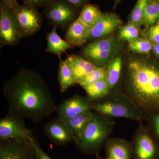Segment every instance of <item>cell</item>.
I'll use <instances>...</instances> for the list:
<instances>
[{
	"label": "cell",
	"instance_id": "6da1fadb",
	"mask_svg": "<svg viewBox=\"0 0 159 159\" xmlns=\"http://www.w3.org/2000/svg\"><path fill=\"white\" fill-rule=\"evenodd\" d=\"M3 92L8 101V112L36 124L56 111L57 106L48 86L33 70L20 68L5 82Z\"/></svg>",
	"mask_w": 159,
	"mask_h": 159
},
{
	"label": "cell",
	"instance_id": "7a4b0ae2",
	"mask_svg": "<svg viewBox=\"0 0 159 159\" xmlns=\"http://www.w3.org/2000/svg\"><path fill=\"white\" fill-rule=\"evenodd\" d=\"M122 89L135 102L144 121L159 112V68L146 61H129Z\"/></svg>",
	"mask_w": 159,
	"mask_h": 159
},
{
	"label": "cell",
	"instance_id": "3957f363",
	"mask_svg": "<svg viewBox=\"0 0 159 159\" xmlns=\"http://www.w3.org/2000/svg\"><path fill=\"white\" fill-rule=\"evenodd\" d=\"M92 110L113 119L124 118L139 123L144 121L136 104L122 89L110 92L103 98L93 101Z\"/></svg>",
	"mask_w": 159,
	"mask_h": 159
},
{
	"label": "cell",
	"instance_id": "277c9868",
	"mask_svg": "<svg viewBox=\"0 0 159 159\" xmlns=\"http://www.w3.org/2000/svg\"><path fill=\"white\" fill-rule=\"evenodd\" d=\"M115 125L113 119L95 113L74 142L76 147L86 154L98 153L109 139Z\"/></svg>",
	"mask_w": 159,
	"mask_h": 159
},
{
	"label": "cell",
	"instance_id": "5b68a950",
	"mask_svg": "<svg viewBox=\"0 0 159 159\" xmlns=\"http://www.w3.org/2000/svg\"><path fill=\"white\" fill-rule=\"evenodd\" d=\"M78 9L66 0H53L44 8L43 14L50 24L66 31L79 17Z\"/></svg>",
	"mask_w": 159,
	"mask_h": 159
},
{
	"label": "cell",
	"instance_id": "8992f818",
	"mask_svg": "<svg viewBox=\"0 0 159 159\" xmlns=\"http://www.w3.org/2000/svg\"><path fill=\"white\" fill-rule=\"evenodd\" d=\"M23 38L19 23L12 9L0 3V46H14Z\"/></svg>",
	"mask_w": 159,
	"mask_h": 159
},
{
	"label": "cell",
	"instance_id": "52a82bcc",
	"mask_svg": "<svg viewBox=\"0 0 159 159\" xmlns=\"http://www.w3.org/2000/svg\"><path fill=\"white\" fill-rule=\"evenodd\" d=\"M131 142L132 159H159V146L146 125L140 123Z\"/></svg>",
	"mask_w": 159,
	"mask_h": 159
},
{
	"label": "cell",
	"instance_id": "ba28073f",
	"mask_svg": "<svg viewBox=\"0 0 159 159\" xmlns=\"http://www.w3.org/2000/svg\"><path fill=\"white\" fill-rule=\"evenodd\" d=\"M0 159H35L30 138L0 139Z\"/></svg>",
	"mask_w": 159,
	"mask_h": 159
},
{
	"label": "cell",
	"instance_id": "9c48e42d",
	"mask_svg": "<svg viewBox=\"0 0 159 159\" xmlns=\"http://www.w3.org/2000/svg\"><path fill=\"white\" fill-rule=\"evenodd\" d=\"M11 9L18 20L23 38L34 35L41 29L42 16L36 7L20 5Z\"/></svg>",
	"mask_w": 159,
	"mask_h": 159
},
{
	"label": "cell",
	"instance_id": "30bf717a",
	"mask_svg": "<svg viewBox=\"0 0 159 159\" xmlns=\"http://www.w3.org/2000/svg\"><path fill=\"white\" fill-rule=\"evenodd\" d=\"M34 136L31 129L26 127L24 119L8 113L0 119V139L30 138Z\"/></svg>",
	"mask_w": 159,
	"mask_h": 159
},
{
	"label": "cell",
	"instance_id": "8fae6325",
	"mask_svg": "<svg viewBox=\"0 0 159 159\" xmlns=\"http://www.w3.org/2000/svg\"><path fill=\"white\" fill-rule=\"evenodd\" d=\"M93 105V100L87 96L74 95L65 99L57 106L56 111L58 116L69 119L92 110Z\"/></svg>",
	"mask_w": 159,
	"mask_h": 159
},
{
	"label": "cell",
	"instance_id": "7c38bea8",
	"mask_svg": "<svg viewBox=\"0 0 159 159\" xmlns=\"http://www.w3.org/2000/svg\"><path fill=\"white\" fill-rule=\"evenodd\" d=\"M44 130L50 141L55 145L62 146L75 142V137L60 117L47 123L44 126Z\"/></svg>",
	"mask_w": 159,
	"mask_h": 159
},
{
	"label": "cell",
	"instance_id": "4fadbf2b",
	"mask_svg": "<svg viewBox=\"0 0 159 159\" xmlns=\"http://www.w3.org/2000/svg\"><path fill=\"white\" fill-rule=\"evenodd\" d=\"M122 25L121 19L113 13H102L92 27L89 40H95L107 36Z\"/></svg>",
	"mask_w": 159,
	"mask_h": 159
},
{
	"label": "cell",
	"instance_id": "5bb4252c",
	"mask_svg": "<svg viewBox=\"0 0 159 159\" xmlns=\"http://www.w3.org/2000/svg\"><path fill=\"white\" fill-rule=\"evenodd\" d=\"M106 159H132L131 142L122 138H109L104 144Z\"/></svg>",
	"mask_w": 159,
	"mask_h": 159
},
{
	"label": "cell",
	"instance_id": "9a60e30c",
	"mask_svg": "<svg viewBox=\"0 0 159 159\" xmlns=\"http://www.w3.org/2000/svg\"><path fill=\"white\" fill-rule=\"evenodd\" d=\"M91 29L92 27L86 25L78 18L69 27L65 39L74 47H80L89 40Z\"/></svg>",
	"mask_w": 159,
	"mask_h": 159
},
{
	"label": "cell",
	"instance_id": "2e32d148",
	"mask_svg": "<svg viewBox=\"0 0 159 159\" xmlns=\"http://www.w3.org/2000/svg\"><path fill=\"white\" fill-rule=\"evenodd\" d=\"M69 65L75 84L82 78L91 74L97 67L93 62L79 55L72 54L66 59Z\"/></svg>",
	"mask_w": 159,
	"mask_h": 159
},
{
	"label": "cell",
	"instance_id": "e0dca14e",
	"mask_svg": "<svg viewBox=\"0 0 159 159\" xmlns=\"http://www.w3.org/2000/svg\"><path fill=\"white\" fill-rule=\"evenodd\" d=\"M57 29L56 26H53V29L47 34L46 51L57 55L60 59L63 54L66 53L69 49H74L75 47L60 37L57 33Z\"/></svg>",
	"mask_w": 159,
	"mask_h": 159
},
{
	"label": "cell",
	"instance_id": "ac0fdd59",
	"mask_svg": "<svg viewBox=\"0 0 159 159\" xmlns=\"http://www.w3.org/2000/svg\"><path fill=\"white\" fill-rule=\"evenodd\" d=\"M95 115V112L92 110H89L72 118L69 119L61 118L71 133L75 137L76 140Z\"/></svg>",
	"mask_w": 159,
	"mask_h": 159
},
{
	"label": "cell",
	"instance_id": "d6986e66",
	"mask_svg": "<svg viewBox=\"0 0 159 159\" xmlns=\"http://www.w3.org/2000/svg\"><path fill=\"white\" fill-rule=\"evenodd\" d=\"M121 48L119 39L115 38L99 39L94 40L85 46L82 51V54L93 52L115 51L118 52Z\"/></svg>",
	"mask_w": 159,
	"mask_h": 159
},
{
	"label": "cell",
	"instance_id": "ffe728a7",
	"mask_svg": "<svg viewBox=\"0 0 159 159\" xmlns=\"http://www.w3.org/2000/svg\"><path fill=\"white\" fill-rule=\"evenodd\" d=\"M107 70L106 79L109 87L110 92L120 90L117 88V86L122 74V60L121 57H114L111 60L107 66Z\"/></svg>",
	"mask_w": 159,
	"mask_h": 159
},
{
	"label": "cell",
	"instance_id": "44dd1931",
	"mask_svg": "<svg viewBox=\"0 0 159 159\" xmlns=\"http://www.w3.org/2000/svg\"><path fill=\"white\" fill-rule=\"evenodd\" d=\"M58 79L61 93L66 92L75 84L72 71L66 59H60Z\"/></svg>",
	"mask_w": 159,
	"mask_h": 159
},
{
	"label": "cell",
	"instance_id": "7402d4cb",
	"mask_svg": "<svg viewBox=\"0 0 159 159\" xmlns=\"http://www.w3.org/2000/svg\"><path fill=\"white\" fill-rule=\"evenodd\" d=\"M82 88L86 93L87 97L93 101L101 99L110 93L107 79L101 80Z\"/></svg>",
	"mask_w": 159,
	"mask_h": 159
},
{
	"label": "cell",
	"instance_id": "603a6c76",
	"mask_svg": "<svg viewBox=\"0 0 159 159\" xmlns=\"http://www.w3.org/2000/svg\"><path fill=\"white\" fill-rule=\"evenodd\" d=\"M102 13L98 6L87 4L82 7L78 18L86 25L92 28Z\"/></svg>",
	"mask_w": 159,
	"mask_h": 159
},
{
	"label": "cell",
	"instance_id": "cb8c5ba5",
	"mask_svg": "<svg viewBox=\"0 0 159 159\" xmlns=\"http://www.w3.org/2000/svg\"><path fill=\"white\" fill-rule=\"evenodd\" d=\"M159 20V0H149L145 8L143 25L150 27Z\"/></svg>",
	"mask_w": 159,
	"mask_h": 159
},
{
	"label": "cell",
	"instance_id": "d4e9b609",
	"mask_svg": "<svg viewBox=\"0 0 159 159\" xmlns=\"http://www.w3.org/2000/svg\"><path fill=\"white\" fill-rule=\"evenodd\" d=\"M107 76V66L104 67H97L91 74L80 80L77 82V84L83 87L84 86L92 84L101 80L106 79Z\"/></svg>",
	"mask_w": 159,
	"mask_h": 159
},
{
	"label": "cell",
	"instance_id": "484cf974",
	"mask_svg": "<svg viewBox=\"0 0 159 159\" xmlns=\"http://www.w3.org/2000/svg\"><path fill=\"white\" fill-rule=\"evenodd\" d=\"M139 26L129 21L125 25L121 27L119 30V38L129 42L139 37Z\"/></svg>",
	"mask_w": 159,
	"mask_h": 159
},
{
	"label": "cell",
	"instance_id": "4316f807",
	"mask_svg": "<svg viewBox=\"0 0 159 159\" xmlns=\"http://www.w3.org/2000/svg\"><path fill=\"white\" fill-rule=\"evenodd\" d=\"M128 47L133 52L139 54H147L152 49L153 44L150 40L139 37L129 42Z\"/></svg>",
	"mask_w": 159,
	"mask_h": 159
},
{
	"label": "cell",
	"instance_id": "83f0119b",
	"mask_svg": "<svg viewBox=\"0 0 159 159\" xmlns=\"http://www.w3.org/2000/svg\"><path fill=\"white\" fill-rule=\"evenodd\" d=\"M149 0H138L134 7L130 17V22L138 25H143L145 8Z\"/></svg>",
	"mask_w": 159,
	"mask_h": 159
},
{
	"label": "cell",
	"instance_id": "f1b7e54d",
	"mask_svg": "<svg viewBox=\"0 0 159 159\" xmlns=\"http://www.w3.org/2000/svg\"><path fill=\"white\" fill-rule=\"evenodd\" d=\"M145 121L151 135L159 146V112L154 114Z\"/></svg>",
	"mask_w": 159,
	"mask_h": 159
},
{
	"label": "cell",
	"instance_id": "f546056e",
	"mask_svg": "<svg viewBox=\"0 0 159 159\" xmlns=\"http://www.w3.org/2000/svg\"><path fill=\"white\" fill-rule=\"evenodd\" d=\"M35 159H52L44 151L34 136L30 138Z\"/></svg>",
	"mask_w": 159,
	"mask_h": 159
},
{
	"label": "cell",
	"instance_id": "4dcf8cb0",
	"mask_svg": "<svg viewBox=\"0 0 159 159\" xmlns=\"http://www.w3.org/2000/svg\"><path fill=\"white\" fill-rule=\"evenodd\" d=\"M148 39L156 43H159V21L152 25L147 32Z\"/></svg>",
	"mask_w": 159,
	"mask_h": 159
},
{
	"label": "cell",
	"instance_id": "1f68e13d",
	"mask_svg": "<svg viewBox=\"0 0 159 159\" xmlns=\"http://www.w3.org/2000/svg\"><path fill=\"white\" fill-rule=\"evenodd\" d=\"M24 5L36 7L45 8L53 0H22Z\"/></svg>",
	"mask_w": 159,
	"mask_h": 159
},
{
	"label": "cell",
	"instance_id": "d6a6232c",
	"mask_svg": "<svg viewBox=\"0 0 159 159\" xmlns=\"http://www.w3.org/2000/svg\"><path fill=\"white\" fill-rule=\"evenodd\" d=\"M69 3L79 9L83 7L86 4L88 0H66Z\"/></svg>",
	"mask_w": 159,
	"mask_h": 159
},
{
	"label": "cell",
	"instance_id": "836d02e7",
	"mask_svg": "<svg viewBox=\"0 0 159 159\" xmlns=\"http://www.w3.org/2000/svg\"><path fill=\"white\" fill-rule=\"evenodd\" d=\"M1 2L11 9H14L20 5L17 0H2Z\"/></svg>",
	"mask_w": 159,
	"mask_h": 159
},
{
	"label": "cell",
	"instance_id": "e575fe53",
	"mask_svg": "<svg viewBox=\"0 0 159 159\" xmlns=\"http://www.w3.org/2000/svg\"><path fill=\"white\" fill-rule=\"evenodd\" d=\"M152 49L157 56L159 57V43H154L153 44Z\"/></svg>",
	"mask_w": 159,
	"mask_h": 159
},
{
	"label": "cell",
	"instance_id": "d590c367",
	"mask_svg": "<svg viewBox=\"0 0 159 159\" xmlns=\"http://www.w3.org/2000/svg\"><path fill=\"white\" fill-rule=\"evenodd\" d=\"M96 159H104V158H103V157H102L100 156L99 155V154H98V153L96 154Z\"/></svg>",
	"mask_w": 159,
	"mask_h": 159
}]
</instances>
